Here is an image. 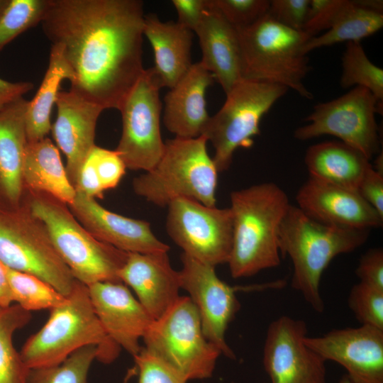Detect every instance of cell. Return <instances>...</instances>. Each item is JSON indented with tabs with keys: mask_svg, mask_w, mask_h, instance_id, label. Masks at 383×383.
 <instances>
[{
	"mask_svg": "<svg viewBox=\"0 0 383 383\" xmlns=\"http://www.w3.org/2000/svg\"><path fill=\"white\" fill-rule=\"evenodd\" d=\"M233 243L228 262L233 278L248 277L280 264L278 232L289 206L286 192L273 182L231 193Z\"/></svg>",
	"mask_w": 383,
	"mask_h": 383,
	"instance_id": "cell-2",
	"label": "cell"
},
{
	"mask_svg": "<svg viewBox=\"0 0 383 383\" xmlns=\"http://www.w3.org/2000/svg\"><path fill=\"white\" fill-rule=\"evenodd\" d=\"M48 0H9L0 15V52L13 39L40 23Z\"/></svg>",
	"mask_w": 383,
	"mask_h": 383,
	"instance_id": "cell-34",
	"label": "cell"
},
{
	"mask_svg": "<svg viewBox=\"0 0 383 383\" xmlns=\"http://www.w3.org/2000/svg\"><path fill=\"white\" fill-rule=\"evenodd\" d=\"M138 383H187L188 379L174 368L142 347L133 357Z\"/></svg>",
	"mask_w": 383,
	"mask_h": 383,
	"instance_id": "cell-37",
	"label": "cell"
},
{
	"mask_svg": "<svg viewBox=\"0 0 383 383\" xmlns=\"http://www.w3.org/2000/svg\"><path fill=\"white\" fill-rule=\"evenodd\" d=\"M118 275L134 291L153 320L161 317L180 296L179 272L172 267L167 252H128Z\"/></svg>",
	"mask_w": 383,
	"mask_h": 383,
	"instance_id": "cell-21",
	"label": "cell"
},
{
	"mask_svg": "<svg viewBox=\"0 0 383 383\" xmlns=\"http://www.w3.org/2000/svg\"><path fill=\"white\" fill-rule=\"evenodd\" d=\"M148 351L187 379L212 376L220 350L204 336L199 312L189 296H179L143 338Z\"/></svg>",
	"mask_w": 383,
	"mask_h": 383,
	"instance_id": "cell-9",
	"label": "cell"
},
{
	"mask_svg": "<svg viewBox=\"0 0 383 383\" xmlns=\"http://www.w3.org/2000/svg\"><path fill=\"white\" fill-rule=\"evenodd\" d=\"M9 0H0V15L8 5Z\"/></svg>",
	"mask_w": 383,
	"mask_h": 383,
	"instance_id": "cell-46",
	"label": "cell"
},
{
	"mask_svg": "<svg viewBox=\"0 0 383 383\" xmlns=\"http://www.w3.org/2000/svg\"><path fill=\"white\" fill-rule=\"evenodd\" d=\"M306 323L282 316L267 328L263 365L271 383H326V360L304 343Z\"/></svg>",
	"mask_w": 383,
	"mask_h": 383,
	"instance_id": "cell-15",
	"label": "cell"
},
{
	"mask_svg": "<svg viewBox=\"0 0 383 383\" xmlns=\"http://www.w3.org/2000/svg\"><path fill=\"white\" fill-rule=\"evenodd\" d=\"M23 201L45 225L57 252L78 282L87 287L121 282L118 274L128 252L94 238L67 204L48 194L25 189Z\"/></svg>",
	"mask_w": 383,
	"mask_h": 383,
	"instance_id": "cell-5",
	"label": "cell"
},
{
	"mask_svg": "<svg viewBox=\"0 0 383 383\" xmlns=\"http://www.w3.org/2000/svg\"><path fill=\"white\" fill-rule=\"evenodd\" d=\"M80 224L94 238L126 252H168L170 246L152 233L150 224L110 211L96 199L76 191L67 205Z\"/></svg>",
	"mask_w": 383,
	"mask_h": 383,
	"instance_id": "cell-18",
	"label": "cell"
},
{
	"mask_svg": "<svg viewBox=\"0 0 383 383\" xmlns=\"http://www.w3.org/2000/svg\"><path fill=\"white\" fill-rule=\"evenodd\" d=\"M349 0H310L303 30L311 37L328 30Z\"/></svg>",
	"mask_w": 383,
	"mask_h": 383,
	"instance_id": "cell-39",
	"label": "cell"
},
{
	"mask_svg": "<svg viewBox=\"0 0 383 383\" xmlns=\"http://www.w3.org/2000/svg\"><path fill=\"white\" fill-rule=\"evenodd\" d=\"M339 383H354V382L346 374L340 379V380L339 381Z\"/></svg>",
	"mask_w": 383,
	"mask_h": 383,
	"instance_id": "cell-47",
	"label": "cell"
},
{
	"mask_svg": "<svg viewBox=\"0 0 383 383\" xmlns=\"http://www.w3.org/2000/svg\"><path fill=\"white\" fill-rule=\"evenodd\" d=\"M179 272L181 289H184L196 306L205 338L216 345L221 354L235 359L226 340V332L240 308L236 289L222 281L215 267L184 253L181 255Z\"/></svg>",
	"mask_w": 383,
	"mask_h": 383,
	"instance_id": "cell-14",
	"label": "cell"
},
{
	"mask_svg": "<svg viewBox=\"0 0 383 383\" xmlns=\"http://www.w3.org/2000/svg\"><path fill=\"white\" fill-rule=\"evenodd\" d=\"M143 35L155 57L152 67L162 87L172 88L192 65L194 32L177 22H162L155 14L145 15Z\"/></svg>",
	"mask_w": 383,
	"mask_h": 383,
	"instance_id": "cell-25",
	"label": "cell"
},
{
	"mask_svg": "<svg viewBox=\"0 0 383 383\" xmlns=\"http://www.w3.org/2000/svg\"><path fill=\"white\" fill-rule=\"evenodd\" d=\"M210 4L233 27L248 26L266 15L268 0H209Z\"/></svg>",
	"mask_w": 383,
	"mask_h": 383,
	"instance_id": "cell-36",
	"label": "cell"
},
{
	"mask_svg": "<svg viewBox=\"0 0 383 383\" xmlns=\"http://www.w3.org/2000/svg\"><path fill=\"white\" fill-rule=\"evenodd\" d=\"M104 191L115 188L126 172V167L117 151L95 145L89 153Z\"/></svg>",
	"mask_w": 383,
	"mask_h": 383,
	"instance_id": "cell-38",
	"label": "cell"
},
{
	"mask_svg": "<svg viewBox=\"0 0 383 383\" xmlns=\"http://www.w3.org/2000/svg\"><path fill=\"white\" fill-rule=\"evenodd\" d=\"M88 287L89 297L107 335L133 357L153 319L122 282H101Z\"/></svg>",
	"mask_w": 383,
	"mask_h": 383,
	"instance_id": "cell-19",
	"label": "cell"
},
{
	"mask_svg": "<svg viewBox=\"0 0 383 383\" xmlns=\"http://www.w3.org/2000/svg\"><path fill=\"white\" fill-rule=\"evenodd\" d=\"M207 142L204 135L167 140L156 165L133 179L134 192L160 207L179 197L216 206L218 172L208 154Z\"/></svg>",
	"mask_w": 383,
	"mask_h": 383,
	"instance_id": "cell-7",
	"label": "cell"
},
{
	"mask_svg": "<svg viewBox=\"0 0 383 383\" xmlns=\"http://www.w3.org/2000/svg\"><path fill=\"white\" fill-rule=\"evenodd\" d=\"M177 13V23L193 32L207 8L206 0H172Z\"/></svg>",
	"mask_w": 383,
	"mask_h": 383,
	"instance_id": "cell-43",
	"label": "cell"
},
{
	"mask_svg": "<svg viewBox=\"0 0 383 383\" xmlns=\"http://www.w3.org/2000/svg\"><path fill=\"white\" fill-rule=\"evenodd\" d=\"M99 357L98 346H84L60 364L30 370L28 383H88L91 365Z\"/></svg>",
	"mask_w": 383,
	"mask_h": 383,
	"instance_id": "cell-33",
	"label": "cell"
},
{
	"mask_svg": "<svg viewBox=\"0 0 383 383\" xmlns=\"http://www.w3.org/2000/svg\"><path fill=\"white\" fill-rule=\"evenodd\" d=\"M28 101L18 98L0 112V206H20L24 195L23 164L28 144L25 113Z\"/></svg>",
	"mask_w": 383,
	"mask_h": 383,
	"instance_id": "cell-24",
	"label": "cell"
},
{
	"mask_svg": "<svg viewBox=\"0 0 383 383\" xmlns=\"http://www.w3.org/2000/svg\"><path fill=\"white\" fill-rule=\"evenodd\" d=\"M71 71L59 48L51 45L48 69L42 83L31 101H28L25 128L28 143L44 139L51 130L50 114L55 104L60 84L70 81Z\"/></svg>",
	"mask_w": 383,
	"mask_h": 383,
	"instance_id": "cell-28",
	"label": "cell"
},
{
	"mask_svg": "<svg viewBox=\"0 0 383 383\" xmlns=\"http://www.w3.org/2000/svg\"><path fill=\"white\" fill-rule=\"evenodd\" d=\"M297 207L311 218L350 229L380 228L381 216L357 190L310 177L296 195Z\"/></svg>",
	"mask_w": 383,
	"mask_h": 383,
	"instance_id": "cell-17",
	"label": "cell"
},
{
	"mask_svg": "<svg viewBox=\"0 0 383 383\" xmlns=\"http://www.w3.org/2000/svg\"><path fill=\"white\" fill-rule=\"evenodd\" d=\"M94 345L99 360L113 362L121 348L106 333L94 310L88 287L78 282L64 300L50 310L44 326L31 335L19 352L29 369L53 366L76 350Z\"/></svg>",
	"mask_w": 383,
	"mask_h": 383,
	"instance_id": "cell-4",
	"label": "cell"
},
{
	"mask_svg": "<svg viewBox=\"0 0 383 383\" xmlns=\"http://www.w3.org/2000/svg\"><path fill=\"white\" fill-rule=\"evenodd\" d=\"M235 29L243 79L281 85L313 99L304 84L311 69L304 52L311 35L280 24L268 13L254 23Z\"/></svg>",
	"mask_w": 383,
	"mask_h": 383,
	"instance_id": "cell-6",
	"label": "cell"
},
{
	"mask_svg": "<svg viewBox=\"0 0 383 383\" xmlns=\"http://www.w3.org/2000/svg\"><path fill=\"white\" fill-rule=\"evenodd\" d=\"M30 318V312L18 304L0 307V383H28L30 370L16 350L13 336Z\"/></svg>",
	"mask_w": 383,
	"mask_h": 383,
	"instance_id": "cell-30",
	"label": "cell"
},
{
	"mask_svg": "<svg viewBox=\"0 0 383 383\" xmlns=\"http://www.w3.org/2000/svg\"><path fill=\"white\" fill-rule=\"evenodd\" d=\"M370 231L324 224L311 218L296 206H289L278 232L279 252L292 260V287L316 312L324 311L320 292L324 270L335 257L364 245Z\"/></svg>",
	"mask_w": 383,
	"mask_h": 383,
	"instance_id": "cell-3",
	"label": "cell"
},
{
	"mask_svg": "<svg viewBox=\"0 0 383 383\" xmlns=\"http://www.w3.org/2000/svg\"><path fill=\"white\" fill-rule=\"evenodd\" d=\"M305 344L326 361L343 367L354 383H383V330L368 325L333 329Z\"/></svg>",
	"mask_w": 383,
	"mask_h": 383,
	"instance_id": "cell-16",
	"label": "cell"
},
{
	"mask_svg": "<svg viewBox=\"0 0 383 383\" xmlns=\"http://www.w3.org/2000/svg\"><path fill=\"white\" fill-rule=\"evenodd\" d=\"M161 88L153 68L144 70L118 110L122 132L116 151L128 169L148 172L156 165L163 153Z\"/></svg>",
	"mask_w": 383,
	"mask_h": 383,
	"instance_id": "cell-12",
	"label": "cell"
},
{
	"mask_svg": "<svg viewBox=\"0 0 383 383\" xmlns=\"http://www.w3.org/2000/svg\"><path fill=\"white\" fill-rule=\"evenodd\" d=\"M207 1L196 28L201 50L199 62L209 71L225 94L243 79L242 60L236 29Z\"/></svg>",
	"mask_w": 383,
	"mask_h": 383,
	"instance_id": "cell-22",
	"label": "cell"
},
{
	"mask_svg": "<svg viewBox=\"0 0 383 383\" xmlns=\"http://www.w3.org/2000/svg\"><path fill=\"white\" fill-rule=\"evenodd\" d=\"M213 74L199 62L165 96L164 123L175 137L195 138L201 135L209 118L205 94L213 82Z\"/></svg>",
	"mask_w": 383,
	"mask_h": 383,
	"instance_id": "cell-23",
	"label": "cell"
},
{
	"mask_svg": "<svg viewBox=\"0 0 383 383\" xmlns=\"http://www.w3.org/2000/svg\"><path fill=\"white\" fill-rule=\"evenodd\" d=\"M348 303L362 325L383 330V291L359 282L351 288Z\"/></svg>",
	"mask_w": 383,
	"mask_h": 383,
	"instance_id": "cell-35",
	"label": "cell"
},
{
	"mask_svg": "<svg viewBox=\"0 0 383 383\" xmlns=\"http://www.w3.org/2000/svg\"><path fill=\"white\" fill-rule=\"evenodd\" d=\"M304 163L310 177L354 190L372 165L364 154L340 140L312 145Z\"/></svg>",
	"mask_w": 383,
	"mask_h": 383,
	"instance_id": "cell-26",
	"label": "cell"
},
{
	"mask_svg": "<svg viewBox=\"0 0 383 383\" xmlns=\"http://www.w3.org/2000/svg\"><path fill=\"white\" fill-rule=\"evenodd\" d=\"M33 88L30 82H9L0 78V112Z\"/></svg>",
	"mask_w": 383,
	"mask_h": 383,
	"instance_id": "cell-44",
	"label": "cell"
},
{
	"mask_svg": "<svg viewBox=\"0 0 383 383\" xmlns=\"http://www.w3.org/2000/svg\"><path fill=\"white\" fill-rule=\"evenodd\" d=\"M357 191L383 217V173L372 165L365 173Z\"/></svg>",
	"mask_w": 383,
	"mask_h": 383,
	"instance_id": "cell-42",
	"label": "cell"
},
{
	"mask_svg": "<svg viewBox=\"0 0 383 383\" xmlns=\"http://www.w3.org/2000/svg\"><path fill=\"white\" fill-rule=\"evenodd\" d=\"M0 260L10 269L40 278L65 296L79 282L57 252L45 225L23 201L16 207L0 206Z\"/></svg>",
	"mask_w": 383,
	"mask_h": 383,
	"instance_id": "cell-8",
	"label": "cell"
},
{
	"mask_svg": "<svg viewBox=\"0 0 383 383\" xmlns=\"http://www.w3.org/2000/svg\"><path fill=\"white\" fill-rule=\"evenodd\" d=\"M167 207V232L183 253L214 267L228 263L233 243L229 207L208 206L184 197Z\"/></svg>",
	"mask_w": 383,
	"mask_h": 383,
	"instance_id": "cell-13",
	"label": "cell"
},
{
	"mask_svg": "<svg viewBox=\"0 0 383 383\" xmlns=\"http://www.w3.org/2000/svg\"><path fill=\"white\" fill-rule=\"evenodd\" d=\"M13 302L21 308L31 311L50 309L59 305L65 299L51 285L40 278L6 267Z\"/></svg>",
	"mask_w": 383,
	"mask_h": 383,
	"instance_id": "cell-32",
	"label": "cell"
},
{
	"mask_svg": "<svg viewBox=\"0 0 383 383\" xmlns=\"http://www.w3.org/2000/svg\"><path fill=\"white\" fill-rule=\"evenodd\" d=\"M13 302L6 266L0 260V307H8Z\"/></svg>",
	"mask_w": 383,
	"mask_h": 383,
	"instance_id": "cell-45",
	"label": "cell"
},
{
	"mask_svg": "<svg viewBox=\"0 0 383 383\" xmlns=\"http://www.w3.org/2000/svg\"><path fill=\"white\" fill-rule=\"evenodd\" d=\"M382 106L367 89L355 87L331 101L317 104L306 117L307 124L297 128L294 136L308 140L332 135L357 149L370 160L379 151L380 140L376 113Z\"/></svg>",
	"mask_w": 383,
	"mask_h": 383,
	"instance_id": "cell-11",
	"label": "cell"
},
{
	"mask_svg": "<svg viewBox=\"0 0 383 383\" xmlns=\"http://www.w3.org/2000/svg\"><path fill=\"white\" fill-rule=\"evenodd\" d=\"M383 27V14L361 6L357 0H349L347 6L324 33L311 38L304 52L339 43L360 42Z\"/></svg>",
	"mask_w": 383,
	"mask_h": 383,
	"instance_id": "cell-29",
	"label": "cell"
},
{
	"mask_svg": "<svg viewBox=\"0 0 383 383\" xmlns=\"http://www.w3.org/2000/svg\"><path fill=\"white\" fill-rule=\"evenodd\" d=\"M140 0H48L40 24L71 73L70 90L120 109L144 71Z\"/></svg>",
	"mask_w": 383,
	"mask_h": 383,
	"instance_id": "cell-1",
	"label": "cell"
},
{
	"mask_svg": "<svg viewBox=\"0 0 383 383\" xmlns=\"http://www.w3.org/2000/svg\"><path fill=\"white\" fill-rule=\"evenodd\" d=\"M355 274L360 282L383 291V250L371 248L359 260Z\"/></svg>",
	"mask_w": 383,
	"mask_h": 383,
	"instance_id": "cell-41",
	"label": "cell"
},
{
	"mask_svg": "<svg viewBox=\"0 0 383 383\" xmlns=\"http://www.w3.org/2000/svg\"><path fill=\"white\" fill-rule=\"evenodd\" d=\"M55 105L52 136L66 157V172L75 189L79 170L96 145V123L104 109L71 90L59 91Z\"/></svg>",
	"mask_w": 383,
	"mask_h": 383,
	"instance_id": "cell-20",
	"label": "cell"
},
{
	"mask_svg": "<svg viewBox=\"0 0 383 383\" xmlns=\"http://www.w3.org/2000/svg\"><path fill=\"white\" fill-rule=\"evenodd\" d=\"M287 91L281 85L242 79L226 94L223 105L201 133L215 150L212 159L218 172L230 167L238 148L252 145L262 116Z\"/></svg>",
	"mask_w": 383,
	"mask_h": 383,
	"instance_id": "cell-10",
	"label": "cell"
},
{
	"mask_svg": "<svg viewBox=\"0 0 383 383\" xmlns=\"http://www.w3.org/2000/svg\"><path fill=\"white\" fill-rule=\"evenodd\" d=\"M310 0L270 1L268 14L280 24L303 30L306 21Z\"/></svg>",
	"mask_w": 383,
	"mask_h": 383,
	"instance_id": "cell-40",
	"label": "cell"
},
{
	"mask_svg": "<svg viewBox=\"0 0 383 383\" xmlns=\"http://www.w3.org/2000/svg\"><path fill=\"white\" fill-rule=\"evenodd\" d=\"M23 179L26 189L48 194L67 205L76 195L58 149L48 137L28 143Z\"/></svg>",
	"mask_w": 383,
	"mask_h": 383,
	"instance_id": "cell-27",
	"label": "cell"
},
{
	"mask_svg": "<svg viewBox=\"0 0 383 383\" xmlns=\"http://www.w3.org/2000/svg\"><path fill=\"white\" fill-rule=\"evenodd\" d=\"M343 89L361 87L370 91L382 106L383 70L367 57L359 42L347 43L341 58Z\"/></svg>",
	"mask_w": 383,
	"mask_h": 383,
	"instance_id": "cell-31",
	"label": "cell"
},
{
	"mask_svg": "<svg viewBox=\"0 0 383 383\" xmlns=\"http://www.w3.org/2000/svg\"><path fill=\"white\" fill-rule=\"evenodd\" d=\"M129 382H130L129 378H128V377H124L123 381L122 383H128Z\"/></svg>",
	"mask_w": 383,
	"mask_h": 383,
	"instance_id": "cell-48",
	"label": "cell"
}]
</instances>
